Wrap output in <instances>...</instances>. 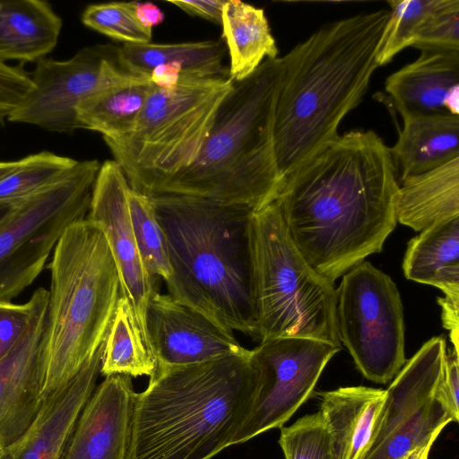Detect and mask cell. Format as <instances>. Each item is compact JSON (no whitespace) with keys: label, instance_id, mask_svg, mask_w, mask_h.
<instances>
[{"label":"cell","instance_id":"obj_18","mask_svg":"<svg viewBox=\"0 0 459 459\" xmlns=\"http://www.w3.org/2000/svg\"><path fill=\"white\" fill-rule=\"evenodd\" d=\"M103 347L104 342L67 384L44 400L26 432L0 450L3 459H60L81 412L97 386Z\"/></svg>","mask_w":459,"mask_h":459},{"label":"cell","instance_id":"obj_3","mask_svg":"<svg viewBox=\"0 0 459 459\" xmlns=\"http://www.w3.org/2000/svg\"><path fill=\"white\" fill-rule=\"evenodd\" d=\"M260 387L251 350L157 368L134 398L130 459H212L250 417Z\"/></svg>","mask_w":459,"mask_h":459},{"label":"cell","instance_id":"obj_9","mask_svg":"<svg viewBox=\"0 0 459 459\" xmlns=\"http://www.w3.org/2000/svg\"><path fill=\"white\" fill-rule=\"evenodd\" d=\"M100 165L78 161L54 186L17 202L0 224V301L11 302L29 287L65 230L86 218Z\"/></svg>","mask_w":459,"mask_h":459},{"label":"cell","instance_id":"obj_19","mask_svg":"<svg viewBox=\"0 0 459 459\" xmlns=\"http://www.w3.org/2000/svg\"><path fill=\"white\" fill-rule=\"evenodd\" d=\"M385 89L402 117L459 115V51H420L386 78Z\"/></svg>","mask_w":459,"mask_h":459},{"label":"cell","instance_id":"obj_34","mask_svg":"<svg viewBox=\"0 0 459 459\" xmlns=\"http://www.w3.org/2000/svg\"><path fill=\"white\" fill-rule=\"evenodd\" d=\"M411 47L420 51H459V1L439 0Z\"/></svg>","mask_w":459,"mask_h":459},{"label":"cell","instance_id":"obj_2","mask_svg":"<svg viewBox=\"0 0 459 459\" xmlns=\"http://www.w3.org/2000/svg\"><path fill=\"white\" fill-rule=\"evenodd\" d=\"M386 9L326 23L281 57L273 116L277 169L283 179L339 135L378 67Z\"/></svg>","mask_w":459,"mask_h":459},{"label":"cell","instance_id":"obj_15","mask_svg":"<svg viewBox=\"0 0 459 459\" xmlns=\"http://www.w3.org/2000/svg\"><path fill=\"white\" fill-rule=\"evenodd\" d=\"M30 299L32 307L25 329L0 359V450L26 432L44 403L39 357L48 290L40 287Z\"/></svg>","mask_w":459,"mask_h":459},{"label":"cell","instance_id":"obj_6","mask_svg":"<svg viewBox=\"0 0 459 459\" xmlns=\"http://www.w3.org/2000/svg\"><path fill=\"white\" fill-rule=\"evenodd\" d=\"M39 357L43 400L67 384L106 339L120 297L108 240L87 217L54 247Z\"/></svg>","mask_w":459,"mask_h":459},{"label":"cell","instance_id":"obj_1","mask_svg":"<svg viewBox=\"0 0 459 459\" xmlns=\"http://www.w3.org/2000/svg\"><path fill=\"white\" fill-rule=\"evenodd\" d=\"M394 158L374 131L339 134L284 178L274 201L307 263L334 281L379 253L396 226Z\"/></svg>","mask_w":459,"mask_h":459},{"label":"cell","instance_id":"obj_40","mask_svg":"<svg viewBox=\"0 0 459 459\" xmlns=\"http://www.w3.org/2000/svg\"><path fill=\"white\" fill-rule=\"evenodd\" d=\"M437 438L429 440L404 455L402 459H429L430 449Z\"/></svg>","mask_w":459,"mask_h":459},{"label":"cell","instance_id":"obj_32","mask_svg":"<svg viewBox=\"0 0 459 459\" xmlns=\"http://www.w3.org/2000/svg\"><path fill=\"white\" fill-rule=\"evenodd\" d=\"M88 28L128 44L149 43L152 30L143 26L135 13V2H113L88 5L82 13Z\"/></svg>","mask_w":459,"mask_h":459},{"label":"cell","instance_id":"obj_41","mask_svg":"<svg viewBox=\"0 0 459 459\" xmlns=\"http://www.w3.org/2000/svg\"><path fill=\"white\" fill-rule=\"evenodd\" d=\"M22 164V159L14 161H0V181L17 169Z\"/></svg>","mask_w":459,"mask_h":459},{"label":"cell","instance_id":"obj_30","mask_svg":"<svg viewBox=\"0 0 459 459\" xmlns=\"http://www.w3.org/2000/svg\"><path fill=\"white\" fill-rule=\"evenodd\" d=\"M127 203L134 238L144 266L152 278L160 277L165 282L171 276V267L165 235L152 201L148 195L129 187Z\"/></svg>","mask_w":459,"mask_h":459},{"label":"cell","instance_id":"obj_21","mask_svg":"<svg viewBox=\"0 0 459 459\" xmlns=\"http://www.w3.org/2000/svg\"><path fill=\"white\" fill-rule=\"evenodd\" d=\"M320 412L328 428L333 459H364L385 400V390L363 385L321 392Z\"/></svg>","mask_w":459,"mask_h":459},{"label":"cell","instance_id":"obj_28","mask_svg":"<svg viewBox=\"0 0 459 459\" xmlns=\"http://www.w3.org/2000/svg\"><path fill=\"white\" fill-rule=\"evenodd\" d=\"M157 367V359L145 345L128 303L119 297L104 341L100 375L152 377Z\"/></svg>","mask_w":459,"mask_h":459},{"label":"cell","instance_id":"obj_17","mask_svg":"<svg viewBox=\"0 0 459 459\" xmlns=\"http://www.w3.org/2000/svg\"><path fill=\"white\" fill-rule=\"evenodd\" d=\"M135 395L132 377H105L81 412L60 459H130Z\"/></svg>","mask_w":459,"mask_h":459},{"label":"cell","instance_id":"obj_12","mask_svg":"<svg viewBox=\"0 0 459 459\" xmlns=\"http://www.w3.org/2000/svg\"><path fill=\"white\" fill-rule=\"evenodd\" d=\"M35 64L32 89L7 121L55 133L72 134L81 128L77 108L91 96L147 77L132 72L122 59L120 47L110 44L85 47L65 61L44 57Z\"/></svg>","mask_w":459,"mask_h":459},{"label":"cell","instance_id":"obj_5","mask_svg":"<svg viewBox=\"0 0 459 459\" xmlns=\"http://www.w3.org/2000/svg\"><path fill=\"white\" fill-rule=\"evenodd\" d=\"M280 74L281 58H266L234 82L196 159L160 195L199 197L254 212L273 203L282 186L273 144Z\"/></svg>","mask_w":459,"mask_h":459},{"label":"cell","instance_id":"obj_23","mask_svg":"<svg viewBox=\"0 0 459 459\" xmlns=\"http://www.w3.org/2000/svg\"><path fill=\"white\" fill-rule=\"evenodd\" d=\"M390 148L400 179L422 174L459 158V115H409Z\"/></svg>","mask_w":459,"mask_h":459},{"label":"cell","instance_id":"obj_16","mask_svg":"<svg viewBox=\"0 0 459 459\" xmlns=\"http://www.w3.org/2000/svg\"><path fill=\"white\" fill-rule=\"evenodd\" d=\"M146 325L157 368L186 366L246 350L234 333L156 290L148 303Z\"/></svg>","mask_w":459,"mask_h":459},{"label":"cell","instance_id":"obj_42","mask_svg":"<svg viewBox=\"0 0 459 459\" xmlns=\"http://www.w3.org/2000/svg\"><path fill=\"white\" fill-rule=\"evenodd\" d=\"M16 203L0 202V224L10 215Z\"/></svg>","mask_w":459,"mask_h":459},{"label":"cell","instance_id":"obj_27","mask_svg":"<svg viewBox=\"0 0 459 459\" xmlns=\"http://www.w3.org/2000/svg\"><path fill=\"white\" fill-rule=\"evenodd\" d=\"M155 85L141 77L100 91L77 108L81 128L99 132L104 140L130 134Z\"/></svg>","mask_w":459,"mask_h":459},{"label":"cell","instance_id":"obj_39","mask_svg":"<svg viewBox=\"0 0 459 459\" xmlns=\"http://www.w3.org/2000/svg\"><path fill=\"white\" fill-rule=\"evenodd\" d=\"M135 13L140 22L152 29L164 21V13L152 3L135 2Z\"/></svg>","mask_w":459,"mask_h":459},{"label":"cell","instance_id":"obj_26","mask_svg":"<svg viewBox=\"0 0 459 459\" xmlns=\"http://www.w3.org/2000/svg\"><path fill=\"white\" fill-rule=\"evenodd\" d=\"M122 59L134 73L150 77L158 65L173 64L183 68L189 78L226 77L229 69L222 65L227 48L221 40L183 43H124Z\"/></svg>","mask_w":459,"mask_h":459},{"label":"cell","instance_id":"obj_38","mask_svg":"<svg viewBox=\"0 0 459 459\" xmlns=\"http://www.w3.org/2000/svg\"><path fill=\"white\" fill-rule=\"evenodd\" d=\"M227 0L169 1L186 13L221 24L223 6Z\"/></svg>","mask_w":459,"mask_h":459},{"label":"cell","instance_id":"obj_33","mask_svg":"<svg viewBox=\"0 0 459 459\" xmlns=\"http://www.w3.org/2000/svg\"><path fill=\"white\" fill-rule=\"evenodd\" d=\"M280 429L279 444L285 459H333L330 433L320 411Z\"/></svg>","mask_w":459,"mask_h":459},{"label":"cell","instance_id":"obj_37","mask_svg":"<svg viewBox=\"0 0 459 459\" xmlns=\"http://www.w3.org/2000/svg\"><path fill=\"white\" fill-rule=\"evenodd\" d=\"M459 362L458 351L447 353L437 397L446 409L453 422H458Z\"/></svg>","mask_w":459,"mask_h":459},{"label":"cell","instance_id":"obj_20","mask_svg":"<svg viewBox=\"0 0 459 459\" xmlns=\"http://www.w3.org/2000/svg\"><path fill=\"white\" fill-rule=\"evenodd\" d=\"M405 277L432 285L445 297L437 301L442 307L443 325L451 338L458 336L459 312V215L421 230L407 245L403 262Z\"/></svg>","mask_w":459,"mask_h":459},{"label":"cell","instance_id":"obj_10","mask_svg":"<svg viewBox=\"0 0 459 459\" xmlns=\"http://www.w3.org/2000/svg\"><path fill=\"white\" fill-rule=\"evenodd\" d=\"M335 290L338 337L357 368L377 384L393 380L406 362L403 308L395 283L363 261L342 275Z\"/></svg>","mask_w":459,"mask_h":459},{"label":"cell","instance_id":"obj_22","mask_svg":"<svg viewBox=\"0 0 459 459\" xmlns=\"http://www.w3.org/2000/svg\"><path fill=\"white\" fill-rule=\"evenodd\" d=\"M62 19L42 0H0V63H37L56 48Z\"/></svg>","mask_w":459,"mask_h":459},{"label":"cell","instance_id":"obj_35","mask_svg":"<svg viewBox=\"0 0 459 459\" xmlns=\"http://www.w3.org/2000/svg\"><path fill=\"white\" fill-rule=\"evenodd\" d=\"M32 86L31 77L21 65L0 63V124L20 106Z\"/></svg>","mask_w":459,"mask_h":459},{"label":"cell","instance_id":"obj_43","mask_svg":"<svg viewBox=\"0 0 459 459\" xmlns=\"http://www.w3.org/2000/svg\"><path fill=\"white\" fill-rule=\"evenodd\" d=\"M0 459H3V457H2V455H1V454H0Z\"/></svg>","mask_w":459,"mask_h":459},{"label":"cell","instance_id":"obj_31","mask_svg":"<svg viewBox=\"0 0 459 459\" xmlns=\"http://www.w3.org/2000/svg\"><path fill=\"white\" fill-rule=\"evenodd\" d=\"M439 0L389 1V15L380 36L376 61L378 66L390 63L402 50L411 47L427 16Z\"/></svg>","mask_w":459,"mask_h":459},{"label":"cell","instance_id":"obj_11","mask_svg":"<svg viewBox=\"0 0 459 459\" xmlns=\"http://www.w3.org/2000/svg\"><path fill=\"white\" fill-rule=\"evenodd\" d=\"M446 354V340L437 336L405 362L385 389V400L364 459H402L437 438L453 422L437 397Z\"/></svg>","mask_w":459,"mask_h":459},{"label":"cell","instance_id":"obj_29","mask_svg":"<svg viewBox=\"0 0 459 459\" xmlns=\"http://www.w3.org/2000/svg\"><path fill=\"white\" fill-rule=\"evenodd\" d=\"M77 162L47 151L22 158L21 166L0 181V202L16 203L54 186Z\"/></svg>","mask_w":459,"mask_h":459},{"label":"cell","instance_id":"obj_8","mask_svg":"<svg viewBox=\"0 0 459 459\" xmlns=\"http://www.w3.org/2000/svg\"><path fill=\"white\" fill-rule=\"evenodd\" d=\"M233 84L226 76L155 86L133 131L104 140L132 189L148 196L160 195L195 161Z\"/></svg>","mask_w":459,"mask_h":459},{"label":"cell","instance_id":"obj_36","mask_svg":"<svg viewBox=\"0 0 459 459\" xmlns=\"http://www.w3.org/2000/svg\"><path fill=\"white\" fill-rule=\"evenodd\" d=\"M32 307L24 304L0 301V359L14 345L25 329Z\"/></svg>","mask_w":459,"mask_h":459},{"label":"cell","instance_id":"obj_13","mask_svg":"<svg viewBox=\"0 0 459 459\" xmlns=\"http://www.w3.org/2000/svg\"><path fill=\"white\" fill-rule=\"evenodd\" d=\"M340 350L296 337L265 340L251 350L260 371V387L254 410L232 445L281 428L311 396L326 364Z\"/></svg>","mask_w":459,"mask_h":459},{"label":"cell","instance_id":"obj_25","mask_svg":"<svg viewBox=\"0 0 459 459\" xmlns=\"http://www.w3.org/2000/svg\"><path fill=\"white\" fill-rule=\"evenodd\" d=\"M222 38L230 55V78L240 82L278 48L262 8L239 0H227L222 12Z\"/></svg>","mask_w":459,"mask_h":459},{"label":"cell","instance_id":"obj_4","mask_svg":"<svg viewBox=\"0 0 459 459\" xmlns=\"http://www.w3.org/2000/svg\"><path fill=\"white\" fill-rule=\"evenodd\" d=\"M165 235L169 295L219 327L257 339L249 208L178 195L149 196Z\"/></svg>","mask_w":459,"mask_h":459},{"label":"cell","instance_id":"obj_24","mask_svg":"<svg viewBox=\"0 0 459 459\" xmlns=\"http://www.w3.org/2000/svg\"><path fill=\"white\" fill-rule=\"evenodd\" d=\"M459 215V158L399 184L396 220L415 231Z\"/></svg>","mask_w":459,"mask_h":459},{"label":"cell","instance_id":"obj_14","mask_svg":"<svg viewBox=\"0 0 459 459\" xmlns=\"http://www.w3.org/2000/svg\"><path fill=\"white\" fill-rule=\"evenodd\" d=\"M129 187L117 162L106 160L100 165L92 187L87 218L100 227L108 240L117 272L120 297L128 303L142 338L152 352L146 312L155 289L134 238L127 203Z\"/></svg>","mask_w":459,"mask_h":459},{"label":"cell","instance_id":"obj_7","mask_svg":"<svg viewBox=\"0 0 459 459\" xmlns=\"http://www.w3.org/2000/svg\"><path fill=\"white\" fill-rule=\"evenodd\" d=\"M250 244L257 339L306 338L341 348L333 282L296 248L275 202L252 213Z\"/></svg>","mask_w":459,"mask_h":459}]
</instances>
